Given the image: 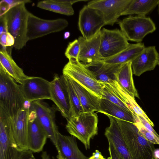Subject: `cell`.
<instances>
[{
	"mask_svg": "<svg viewBox=\"0 0 159 159\" xmlns=\"http://www.w3.org/2000/svg\"><path fill=\"white\" fill-rule=\"evenodd\" d=\"M117 119L132 159H150L156 149L154 144L140 134L134 123Z\"/></svg>",
	"mask_w": 159,
	"mask_h": 159,
	"instance_id": "cell-1",
	"label": "cell"
},
{
	"mask_svg": "<svg viewBox=\"0 0 159 159\" xmlns=\"http://www.w3.org/2000/svg\"><path fill=\"white\" fill-rule=\"evenodd\" d=\"M25 101L20 85L0 67V106L12 116L24 108Z\"/></svg>",
	"mask_w": 159,
	"mask_h": 159,
	"instance_id": "cell-2",
	"label": "cell"
},
{
	"mask_svg": "<svg viewBox=\"0 0 159 159\" xmlns=\"http://www.w3.org/2000/svg\"><path fill=\"white\" fill-rule=\"evenodd\" d=\"M30 12L25 7V3H22L11 7L2 15L6 22L7 32L14 38L13 46L18 50L25 47L29 40L27 31Z\"/></svg>",
	"mask_w": 159,
	"mask_h": 159,
	"instance_id": "cell-3",
	"label": "cell"
},
{
	"mask_svg": "<svg viewBox=\"0 0 159 159\" xmlns=\"http://www.w3.org/2000/svg\"><path fill=\"white\" fill-rule=\"evenodd\" d=\"M66 120V129L68 132L82 142L86 149H89L90 140L98 134L97 114L94 112H83Z\"/></svg>",
	"mask_w": 159,
	"mask_h": 159,
	"instance_id": "cell-4",
	"label": "cell"
},
{
	"mask_svg": "<svg viewBox=\"0 0 159 159\" xmlns=\"http://www.w3.org/2000/svg\"><path fill=\"white\" fill-rule=\"evenodd\" d=\"M62 73L63 75L75 81L99 98H102V92L101 84L78 61L69 60L64 66Z\"/></svg>",
	"mask_w": 159,
	"mask_h": 159,
	"instance_id": "cell-5",
	"label": "cell"
},
{
	"mask_svg": "<svg viewBox=\"0 0 159 159\" xmlns=\"http://www.w3.org/2000/svg\"><path fill=\"white\" fill-rule=\"evenodd\" d=\"M119 24L120 30L128 40L138 43L156 30L152 20L146 16H130L119 21Z\"/></svg>",
	"mask_w": 159,
	"mask_h": 159,
	"instance_id": "cell-6",
	"label": "cell"
},
{
	"mask_svg": "<svg viewBox=\"0 0 159 159\" xmlns=\"http://www.w3.org/2000/svg\"><path fill=\"white\" fill-rule=\"evenodd\" d=\"M120 30L103 28L101 31L100 54L104 60L119 53L129 45Z\"/></svg>",
	"mask_w": 159,
	"mask_h": 159,
	"instance_id": "cell-7",
	"label": "cell"
},
{
	"mask_svg": "<svg viewBox=\"0 0 159 159\" xmlns=\"http://www.w3.org/2000/svg\"><path fill=\"white\" fill-rule=\"evenodd\" d=\"M68 25V21L64 19H44L30 12L28 20L27 36L29 40H33L50 33L60 31Z\"/></svg>",
	"mask_w": 159,
	"mask_h": 159,
	"instance_id": "cell-8",
	"label": "cell"
},
{
	"mask_svg": "<svg viewBox=\"0 0 159 159\" xmlns=\"http://www.w3.org/2000/svg\"><path fill=\"white\" fill-rule=\"evenodd\" d=\"M105 25L103 15L98 10L86 5L80 11L78 28L82 36L85 39L93 38Z\"/></svg>",
	"mask_w": 159,
	"mask_h": 159,
	"instance_id": "cell-9",
	"label": "cell"
},
{
	"mask_svg": "<svg viewBox=\"0 0 159 159\" xmlns=\"http://www.w3.org/2000/svg\"><path fill=\"white\" fill-rule=\"evenodd\" d=\"M21 151L12 138L11 116L6 111H0V159H19Z\"/></svg>",
	"mask_w": 159,
	"mask_h": 159,
	"instance_id": "cell-10",
	"label": "cell"
},
{
	"mask_svg": "<svg viewBox=\"0 0 159 159\" xmlns=\"http://www.w3.org/2000/svg\"><path fill=\"white\" fill-rule=\"evenodd\" d=\"M57 108L56 107H50L40 100L33 102L30 108L36 112L38 120L47 133L48 138L51 140L56 148L57 135L59 132L55 122Z\"/></svg>",
	"mask_w": 159,
	"mask_h": 159,
	"instance_id": "cell-11",
	"label": "cell"
},
{
	"mask_svg": "<svg viewBox=\"0 0 159 159\" xmlns=\"http://www.w3.org/2000/svg\"><path fill=\"white\" fill-rule=\"evenodd\" d=\"M132 0H95L89 2L87 5L100 11L106 25L113 26L126 10Z\"/></svg>",
	"mask_w": 159,
	"mask_h": 159,
	"instance_id": "cell-12",
	"label": "cell"
},
{
	"mask_svg": "<svg viewBox=\"0 0 159 159\" xmlns=\"http://www.w3.org/2000/svg\"><path fill=\"white\" fill-rule=\"evenodd\" d=\"M52 100L62 115L66 120L72 117L69 95L65 76L55 74L50 82Z\"/></svg>",
	"mask_w": 159,
	"mask_h": 159,
	"instance_id": "cell-13",
	"label": "cell"
},
{
	"mask_svg": "<svg viewBox=\"0 0 159 159\" xmlns=\"http://www.w3.org/2000/svg\"><path fill=\"white\" fill-rule=\"evenodd\" d=\"M20 86L25 100L32 102L43 99L52 100L50 82L42 77L29 76Z\"/></svg>",
	"mask_w": 159,
	"mask_h": 159,
	"instance_id": "cell-14",
	"label": "cell"
},
{
	"mask_svg": "<svg viewBox=\"0 0 159 159\" xmlns=\"http://www.w3.org/2000/svg\"><path fill=\"white\" fill-rule=\"evenodd\" d=\"M30 109L25 108L11 117V130L13 139L19 149L28 150L27 137Z\"/></svg>",
	"mask_w": 159,
	"mask_h": 159,
	"instance_id": "cell-15",
	"label": "cell"
},
{
	"mask_svg": "<svg viewBox=\"0 0 159 159\" xmlns=\"http://www.w3.org/2000/svg\"><path fill=\"white\" fill-rule=\"evenodd\" d=\"M159 54L155 46L145 47L131 61L133 74L139 76L144 72L154 70L158 65Z\"/></svg>",
	"mask_w": 159,
	"mask_h": 159,
	"instance_id": "cell-16",
	"label": "cell"
},
{
	"mask_svg": "<svg viewBox=\"0 0 159 159\" xmlns=\"http://www.w3.org/2000/svg\"><path fill=\"white\" fill-rule=\"evenodd\" d=\"M101 31L91 39L87 40L82 36L78 40L80 47L78 61L86 65L102 60L100 54Z\"/></svg>",
	"mask_w": 159,
	"mask_h": 159,
	"instance_id": "cell-17",
	"label": "cell"
},
{
	"mask_svg": "<svg viewBox=\"0 0 159 159\" xmlns=\"http://www.w3.org/2000/svg\"><path fill=\"white\" fill-rule=\"evenodd\" d=\"M83 65L99 83H110L116 80L117 73L123 64H109L101 60Z\"/></svg>",
	"mask_w": 159,
	"mask_h": 159,
	"instance_id": "cell-18",
	"label": "cell"
},
{
	"mask_svg": "<svg viewBox=\"0 0 159 159\" xmlns=\"http://www.w3.org/2000/svg\"><path fill=\"white\" fill-rule=\"evenodd\" d=\"M47 138V133L37 117L34 119H29L27 137L28 149L33 152L41 151Z\"/></svg>",
	"mask_w": 159,
	"mask_h": 159,
	"instance_id": "cell-19",
	"label": "cell"
},
{
	"mask_svg": "<svg viewBox=\"0 0 159 159\" xmlns=\"http://www.w3.org/2000/svg\"><path fill=\"white\" fill-rule=\"evenodd\" d=\"M107 116L110 120V125L105 129L104 134L106 137L123 158L132 159L117 119L111 116Z\"/></svg>",
	"mask_w": 159,
	"mask_h": 159,
	"instance_id": "cell-20",
	"label": "cell"
},
{
	"mask_svg": "<svg viewBox=\"0 0 159 159\" xmlns=\"http://www.w3.org/2000/svg\"><path fill=\"white\" fill-rule=\"evenodd\" d=\"M65 159H88L80 151L74 137L58 133L56 147Z\"/></svg>",
	"mask_w": 159,
	"mask_h": 159,
	"instance_id": "cell-21",
	"label": "cell"
},
{
	"mask_svg": "<svg viewBox=\"0 0 159 159\" xmlns=\"http://www.w3.org/2000/svg\"><path fill=\"white\" fill-rule=\"evenodd\" d=\"M107 84L117 97L128 107L134 114L142 116L154 127V123L138 105L135 98L125 91L116 80Z\"/></svg>",
	"mask_w": 159,
	"mask_h": 159,
	"instance_id": "cell-22",
	"label": "cell"
},
{
	"mask_svg": "<svg viewBox=\"0 0 159 159\" xmlns=\"http://www.w3.org/2000/svg\"><path fill=\"white\" fill-rule=\"evenodd\" d=\"M0 67L17 83L21 84L29 76L26 75L7 52V48H2L0 51Z\"/></svg>",
	"mask_w": 159,
	"mask_h": 159,
	"instance_id": "cell-23",
	"label": "cell"
},
{
	"mask_svg": "<svg viewBox=\"0 0 159 159\" xmlns=\"http://www.w3.org/2000/svg\"><path fill=\"white\" fill-rule=\"evenodd\" d=\"M69 79L79 99L84 112L97 111L100 98L75 81Z\"/></svg>",
	"mask_w": 159,
	"mask_h": 159,
	"instance_id": "cell-24",
	"label": "cell"
},
{
	"mask_svg": "<svg viewBox=\"0 0 159 159\" xmlns=\"http://www.w3.org/2000/svg\"><path fill=\"white\" fill-rule=\"evenodd\" d=\"M97 112L134 124L136 121L135 114L105 99H100Z\"/></svg>",
	"mask_w": 159,
	"mask_h": 159,
	"instance_id": "cell-25",
	"label": "cell"
},
{
	"mask_svg": "<svg viewBox=\"0 0 159 159\" xmlns=\"http://www.w3.org/2000/svg\"><path fill=\"white\" fill-rule=\"evenodd\" d=\"M87 1L88 0H47L39 2L37 7L43 9L70 16L74 14L72 6L73 4L79 2Z\"/></svg>",
	"mask_w": 159,
	"mask_h": 159,
	"instance_id": "cell-26",
	"label": "cell"
},
{
	"mask_svg": "<svg viewBox=\"0 0 159 159\" xmlns=\"http://www.w3.org/2000/svg\"><path fill=\"white\" fill-rule=\"evenodd\" d=\"M144 43H139L130 44L125 49L117 54L102 60L111 64H123L133 61L144 49Z\"/></svg>",
	"mask_w": 159,
	"mask_h": 159,
	"instance_id": "cell-27",
	"label": "cell"
},
{
	"mask_svg": "<svg viewBox=\"0 0 159 159\" xmlns=\"http://www.w3.org/2000/svg\"><path fill=\"white\" fill-rule=\"evenodd\" d=\"M131 61L123 65L116 76V81L122 88L131 97L139 98L133 78Z\"/></svg>",
	"mask_w": 159,
	"mask_h": 159,
	"instance_id": "cell-28",
	"label": "cell"
},
{
	"mask_svg": "<svg viewBox=\"0 0 159 159\" xmlns=\"http://www.w3.org/2000/svg\"><path fill=\"white\" fill-rule=\"evenodd\" d=\"M159 0H132L126 10L121 16H145L151 12L158 5Z\"/></svg>",
	"mask_w": 159,
	"mask_h": 159,
	"instance_id": "cell-29",
	"label": "cell"
},
{
	"mask_svg": "<svg viewBox=\"0 0 159 159\" xmlns=\"http://www.w3.org/2000/svg\"><path fill=\"white\" fill-rule=\"evenodd\" d=\"M64 76L69 95L72 117L76 116L84 112L83 110L79 99L73 88L70 79L66 76Z\"/></svg>",
	"mask_w": 159,
	"mask_h": 159,
	"instance_id": "cell-30",
	"label": "cell"
},
{
	"mask_svg": "<svg viewBox=\"0 0 159 159\" xmlns=\"http://www.w3.org/2000/svg\"><path fill=\"white\" fill-rule=\"evenodd\" d=\"M100 83L102 87V98L106 99L134 114L132 111L117 97L107 84Z\"/></svg>",
	"mask_w": 159,
	"mask_h": 159,
	"instance_id": "cell-31",
	"label": "cell"
},
{
	"mask_svg": "<svg viewBox=\"0 0 159 159\" xmlns=\"http://www.w3.org/2000/svg\"><path fill=\"white\" fill-rule=\"evenodd\" d=\"M136 122L134 124L139 129L140 134L146 140L154 144L159 146V138L146 129L140 122L135 115Z\"/></svg>",
	"mask_w": 159,
	"mask_h": 159,
	"instance_id": "cell-32",
	"label": "cell"
},
{
	"mask_svg": "<svg viewBox=\"0 0 159 159\" xmlns=\"http://www.w3.org/2000/svg\"><path fill=\"white\" fill-rule=\"evenodd\" d=\"M80 49V45L78 40L75 39L69 43L65 52V55L69 60L78 61Z\"/></svg>",
	"mask_w": 159,
	"mask_h": 159,
	"instance_id": "cell-33",
	"label": "cell"
},
{
	"mask_svg": "<svg viewBox=\"0 0 159 159\" xmlns=\"http://www.w3.org/2000/svg\"><path fill=\"white\" fill-rule=\"evenodd\" d=\"M29 0H3L1 1L0 16L4 15L9 9L18 4L30 3Z\"/></svg>",
	"mask_w": 159,
	"mask_h": 159,
	"instance_id": "cell-34",
	"label": "cell"
},
{
	"mask_svg": "<svg viewBox=\"0 0 159 159\" xmlns=\"http://www.w3.org/2000/svg\"><path fill=\"white\" fill-rule=\"evenodd\" d=\"M108 150L111 159H124L118 153L112 143L108 140Z\"/></svg>",
	"mask_w": 159,
	"mask_h": 159,
	"instance_id": "cell-35",
	"label": "cell"
},
{
	"mask_svg": "<svg viewBox=\"0 0 159 159\" xmlns=\"http://www.w3.org/2000/svg\"><path fill=\"white\" fill-rule=\"evenodd\" d=\"M139 120L143 126L148 130L159 138V135L153 128L152 125L142 116L136 115Z\"/></svg>",
	"mask_w": 159,
	"mask_h": 159,
	"instance_id": "cell-36",
	"label": "cell"
},
{
	"mask_svg": "<svg viewBox=\"0 0 159 159\" xmlns=\"http://www.w3.org/2000/svg\"><path fill=\"white\" fill-rule=\"evenodd\" d=\"M33 152L29 150L21 151L19 159H36Z\"/></svg>",
	"mask_w": 159,
	"mask_h": 159,
	"instance_id": "cell-37",
	"label": "cell"
},
{
	"mask_svg": "<svg viewBox=\"0 0 159 159\" xmlns=\"http://www.w3.org/2000/svg\"><path fill=\"white\" fill-rule=\"evenodd\" d=\"M0 34L3 32L7 33V27L6 21L3 16H0Z\"/></svg>",
	"mask_w": 159,
	"mask_h": 159,
	"instance_id": "cell-38",
	"label": "cell"
},
{
	"mask_svg": "<svg viewBox=\"0 0 159 159\" xmlns=\"http://www.w3.org/2000/svg\"><path fill=\"white\" fill-rule=\"evenodd\" d=\"M15 40L14 37L9 33H7L6 46H14Z\"/></svg>",
	"mask_w": 159,
	"mask_h": 159,
	"instance_id": "cell-39",
	"label": "cell"
},
{
	"mask_svg": "<svg viewBox=\"0 0 159 159\" xmlns=\"http://www.w3.org/2000/svg\"><path fill=\"white\" fill-rule=\"evenodd\" d=\"M3 32L0 34V43L3 48H6L7 33Z\"/></svg>",
	"mask_w": 159,
	"mask_h": 159,
	"instance_id": "cell-40",
	"label": "cell"
},
{
	"mask_svg": "<svg viewBox=\"0 0 159 159\" xmlns=\"http://www.w3.org/2000/svg\"><path fill=\"white\" fill-rule=\"evenodd\" d=\"M88 159H106L102 156L101 153L98 150H96L93 153L92 155ZM107 159H111L108 158Z\"/></svg>",
	"mask_w": 159,
	"mask_h": 159,
	"instance_id": "cell-41",
	"label": "cell"
},
{
	"mask_svg": "<svg viewBox=\"0 0 159 159\" xmlns=\"http://www.w3.org/2000/svg\"><path fill=\"white\" fill-rule=\"evenodd\" d=\"M41 157L42 159H56L54 157H51L46 152H43Z\"/></svg>",
	"mask_w": 159,
	"mask_h": 159,
	"instance_id": "cell-42",
	"label": "cell"
},
{
	"mask_svg": "<svg viewBox=\"0 0 159 159\" xmlns=\"http://www.w3.org/2000/svg\"><path fill=\"white\" fill-rule=\"evenodd\" d=\"M70 35V33L69 32H66L64 34V38L65 39L68 38Z\"/></svg>",
	"mask_w": 159,
	"mask_h": 159,
	"instance_id": "cell-43",
	"label": "cell"
},
{
	"mask_svg": "<svg viewBox=\"0 0 159 159\" xmlns=\"http://www.w3.org/2000/svg\"><path fill=\"white\" fill-rule=\"evenodd\" d=\"M58 152V154L57 157V159H65L64 157H63L60 152Z\"/></svg>",
	"mask_w": 159,
	"mask_h": 159,
	"instance_id": "cell-44",
	"label": "cell"
},
{
	"mask_svg": "<svg viewBox=\"0 0 159 159\" xmlns=\"http://www.w3.org/2000/svg\"><path fill=\"white\" fill-rule=\"evenodd\" d=\"M150 159H159V158L156 157L154 156V155L152 156V157Z\"/></svg>",
	"mask_w": 159,
	"mask_h": 159,
	"instance_id": "cell-45",
	"label": "cell"
},
{
	"mask_svg": "<svg viewBox=\"0 0 159 159\" xmlns=\"http://www.w3.org/2000/svg\"><path fill=\"white\" fill-rule=\"evenodd\" d=\"M158 9H157V11H158V15L159 16V3L158 5Z\"/></svg>",
	"mask_w": 159,
	"mask_h": 159,
	"instance_id": "cell-46",
	"label": "cell"
},
{
	"mask_svg": "<svg viewBox=\"0 0 159 159\" xmlns=\"http://www.w3.org/2000/svg\"><path fill=\"white\" fill-rule=\"evenodd\" d=\"M158 65L159 66V61H158Z\"/></svg>",
	"mask_w": 159,
	"mask_h": 159,
	"instance_id": "cell-47",
	"label": "cell"
}]
</instances>
